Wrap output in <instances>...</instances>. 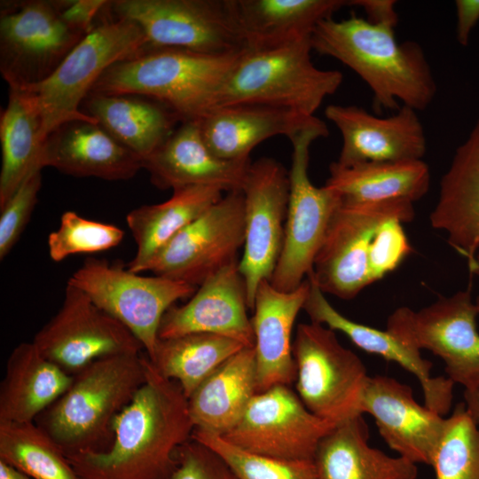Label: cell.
Returning <instances> with one entry per match:
<instances>
[{
  "label": "cell",
  "mask_w": 479,
  "mask_h": 479,
  "mask_svg": "<svg viewBox=\"0 0 479 479\" xmlns=\"http://www.w3.org/2000/svg\"><path fill=\"white\" fill-rule=\"evenodd\" d=\"M145 365V381L115 417L109 447L67 454L82 479H170L194 424L178 382L160 374L147 357Z\"/></svg>",
  "instance_id": "cell-1"
},
{
  "label": "cell",
  "mask_w": 479,
  "mask_h": 479,
  "mask_svg": "<svg viewBox=\"0 0 479 479\" xmlns=\"http://www.w3.org/2000/svg\"><path fill=\"white\" fill-rule=\"evenodd\" d=\"M310 44L312 51L341 61L369 86L377 113L398 110V102L423 111L436 96L424 51L413 41L398 43L395 27L356 14L342 20L329 18L316 26Z\"/></svg>",
  "instance_id": "cell-2"
},
{
  "label": "cell",
  "mask_w": 479,
  "mask_h": 479,
  "mask_svg": "<svg viewBox=\"0 0 479 479\" xmlns=\"http://www.w3.org/2000/svg\"><path fill=\"white\" fill-rule=\"evenodd\" d=\"M241 51L207 54L147 44L109 67L90 92L141 94L169 106L182 122L200 120L212 110Z\"/></svg>",
  "instance_id": "cell-3"
},
{
  "label": "cell",
  "mask_w": 479,
  "mask_h": 479,
  "mask_svg": "<svg viewBox=\"0 0 479 479\" xmlns=\"http://www.w3.org/2000/svg\"><path fill=\"white\" fill-rule=\"evenodd\" d=\"M145 381V357L98 359L77 373L67 391L36 419L67 454L100 452L113 440L115 417Z\"/></svg>",
  "instance_id": "cell-4"
},
{
  "label": "cell",
  "mask_w": 479,
  "mask_h": 479,
  "mask_svg": "<svg viewBox=\"0 0 479 479\" xmlns=\"http://www.w3.org/2000/svg\"><path fill=\"white\" fill-rule=\"evenodd\" d=\"M310 38L241 53L216 95L214 106L262 105L314 116L337 91L342 74L311 60Z\"/></svg>",
  "instance_id": "cell-5"
},
{
  "label": "cell",
  "mask_w": 479,
  "mask_h": 479,
  "mask_svg": "<svg viewBox=\"0 0 479 479\" xmlns=\"http://www.w3.org/2000/svg\"><path fill=\"white\" fill-rule=\"evenodd\" d=\"M147 44L144 31L136 22L104 19L73 48L51 76L21 88L30 94L37 106L43 141L66 122L96 121L81 111L82 101L109 67Z\"/></svg>",
  "instance_id": "cell-6"
},
{
  "label": "cell",
  "mask_w": 479,
  "mask_h": 479,
  "mask_svg": "<svg viewBox=\"0 0 479 479\" xmlns=\"http://www.w3.org/2000/svg\"><path fill=\"white\" fill-rule=\"evenodd\" d=\"M414 217L413 203L394 200L373 204L341 202L334 212L315 257L310 279L324 294L349 300L377 281L374 263L383 224Z\"/></svg>",
  "instance_id": "cell-7"
},
{
  "label": "cell",
  "mask_w": 479,
  "mask_h": 479,
  "mask_svg": "<svg viewBox=\"0 0 479 479\" xmlns=\"http://www.w3.org/2000/svg\"><path fill=\"white\" fill-rule=\"evenodd\" d=\"M327 135V126L319 120L290 138L293 155L284 240L270 279L281 291L296 289L312 271L332 216L341 203L336 192L325 185L315 186L308 175L310 147Z\"/></svg>",
  "instance_id": "cell-8"
},
{
  "label": "cell",
  "mask_w": 479,
  "mask_h": 479,
  "mask_svg": "<svg viewBox=\"0 0 479 479\" xmlns=\"http://www.w3.org/2000/svg\"><path fill=\"white\" fill-rule=\"evenodd\" d=\"M83 291L100 309L123 324L153 359L166 311L197 287L161 276H143L106 260L89 258L67 283Z\"/></svg>",
  "instance_id": "cell-9"
},
{
  "label": "cell",
  "mask_w": 479,
  "mask_h": 479,
  "mask_svg": "<svg viewBox=\"0 0 479 479\" xmlns=\"http://www.w3.org/2000/svg\"><path fill=\"white\" fill-rule=\"evenodd\" d=\"M293 356L297 395L312 413L335 425L362 414L365 366L334 330L313 322L299 324Z\"/></svg>",
  "instance_id": "cell-10"
},
{
  "label": "cell",
  "mask_w": 479,
  "mask_h": 479,
  "mask_svg": "<svg viewBox=\"0 0 479 479\" xmlns=\"http://www.w3.org/2000/svg\"><path fill=\"white\" fill-rule=\"evenodd\" d=\"M478 316L470 290H460L419 310L397 308L386 329L406 345L439 357L447 378L473 391L479 389Z\"/></svg>",
  "instance_id": "cell-11"
},
{
  "label": "cell",
  "mask_w": 479,
  "mask_h": 479,
  "mask_svg": "<svg viewBox=\"0 0 479 479\" xmlns=\"http://www.w3.org/2000/svg\"><path fill=\"white\" fill-rule=\"evenodd\" d=\"M86 35L60 18L55 1H2L0 72L9 88L37 84Z\"/></svg>",
  "instance_id": "cell-12"
},
{
  "label": "cell",
  "mask_w": 479,
  "mask_h": 479,
  "mask_svg": "<svg viewBox=\"0 0 479 479\" xmlns=\"http://www.w3.org/2000/svg\"><path fill=\"white\" fill-rule=\"evenodd\" d=\"M108 9L136 22L153 46L207 54L243 49L232 0H115Z\"/></svg>",
  "instance_id": "cell-13"
},
{
  "label": "cell",
  "mask_w": 479,
  "mask_h": 479,
  "mask_svg": "<svg viewBox=\"0 0 479 479\" xmlns=\"http://www.w3.org/2000/svg\"><path fill=\"white\" fill-rule=\"evenodd\" d=\"M244 241V195L241 190L228 192L166 244L145 271L198 288L239 261Z\"/></svg>",
  "instance_id": "cell-14"
},
{
  "label": "cell",
  "mask_w": 479,
  "mask_h": 479,
  "mask_svg": "<svg viewBox=\"0 0 479 479\" xmlns=\"http://www.w3.org/2000/svg\"><path fill=\"white\" fill-rule=\"evenodd\" d=\"M33 342L47 359L70 375L98 359L140 354L144 349L123 324L69 284L60 309L37 332Z\"/></svg>",
  "instance_id": "cell-15"
},
{
  "label": "cell",
  "mask_w": 479,
  "mask_h": 479,
  "mask_svg": "<svg viewBox=\"0 0 479 479\" xmlns=\"http://www.w3.org/2000/svg\"><path fill=\"white\" fill-rule=\"evenodd\" d=\"M336 425L312 413L287 385L258 392L222 437L255 455L312 460L320 440Z\"/></svg>",
  "instance_id": "cell-16"
},
{
  "label": "cell",
  "mask_w": 479,
  "mask_h": 479,
  "mask_svg": "<svg viewBox=\"0 0 479 479\" xmlns=\"http://www.w3.org/2000/svg\"><path fill=\"white\" fill-rule=\"evenodd\" d=\"M245 241L239 269L253 310L259 284L270 280L279 258L285 232L289 172L272 158L251 162L243 187Z\"/></svg>",
  "instance_id": "cell-17"
},
{
  "label": "cell",
  "mask_w": 479,
  "mask_h": 479,
  "mask_svg": "<svg viewBox=\"0 0 479 479\" xmlns=\"http://www.w3.org/2000/svg\"><path fill=\"white\" fill-rule=\"evenodd\" d=\"M325 115L342 137L335 161L339 165L416 161L426 153L422 123L417 111L409 106H402L394 114L381 117L357 106L329 105Z\"/></svg>",
  "instance_id": "cell-18"
},
{
  "label": "cell",
  "mask_w": 479,
  "mask_h": 479,
  "mask_svg": "<svg viewBox=\"0 0 479 479\" xmlns=\"http://www.w3.org/2000/svg\"><path fill=\"white\" fill-rule=\"evenodd\" d=\"M360 411L373 418L380 435L398 456L430 466L445 418L416 402L412 388L391 377L368 375Z\"/></svg>",
  "instance_id": "cell-19"
},
{
  "label": "cell",
  "mask_w": 479,
  "mask_h": 479,
  "mask_svg": "<svg viewBox=\"0 0 479 479\" xmlns=\"http://www.w3.org/2000/svg\"><path fill=\"white\" fill-rule=\"evenodd\" d=\"M239 261L206 279L186 303L171 306L161 321L159 339L208 333L253 348L255 335L247 317V288Z\"/></svg>",
  "instance_id": "cell-20"
},
{
  "label": "cell",
  "mask_w": 479,
  "mask_h": 479,
  "mask_svg": "<svg viewBox=\"0 0 479 479\" xmlns=\"http://www.w3.org/2000/svg\"><path fill=\"white\" fill-rule=\"evenodd\" d=\"M250 159L228 161L216 156L205 143L200 120L181 122L168 138L143 160L153 185L173 191L213 186L242 190Z\"/></svg>",
  "instance_id": "cell-21"
},
{
  "label": "cell",
  "mask_w": 479,
  "mask_h": 479,
  "mask_svg": "<svg viewBox=\"0 0 479 479\" xmlns=\"http://www.w3.org/2000/svg\"><path fill=\"white\" fill-rule=\"evenodd\" d=\"M41 165L73 177L108 181L130 179L143 169L138 155L96 121L83 119L66 122L47 136Z\"/></svg>",
  "instance_id": "cell-22"
},
{
  "label": "cell",
  "mask_w": 479,
  "mask_h": 479,
  "mask_svg": "<svg viewBox=\"0 0 479 479\" xmlns=\"http://www.w3.org/2000/svg\"><path fill=\"white\" fill-rule=\"evenodd\" d=\"M307 279L310 288L302 310L311 322L342 332L362 350L399 365L419 381L426 407L442 416L450 411L454 383L444 376L433 377V364L421 357L420 350L406 345L387 329L380 330L343 316L330 304L318 287L310 279Z\"/></svg>",
  "instance_id": "cell-23"
},
{
  "label": "cell",
  "mask_w": 479,
  "mask_h": 479,
  "mask_svg": "<svg viewBox=\"0 0 479 479\" xmlns=\"http://www.w3.org/2000/svg\"><path fill=\"white\" fill-rule=\"evenodd\" d=\"M309 288L307 279L289 292L277 289L268 279L257 287L251 323L258 392L276 385L289 386L295 380L292 332Z\"/></svg>",
  "instance_id": "cell-24"
},
{
  "label": "cell",
  "mask_w": 479,
  "mask_h": 479,
  "mask_svg": "<svg viewBox=\"0 0 479 479\" xmlns=\"http://www.w3.org/2000/svg\"><path fill=\"white\" fill-rule=\"evenodd\" d=\"M429 220L458 253L479 263V117L441 179Z\"/></svg>",
  "instance_id": "cell-25"
},
{
  "label": "cell",
  "mask_w": 479,
  "mask_h": 479,
  "mask_svg": "<svg viewBox=\"0 0 479 479\" xmlns=\"http://www.w3.org/2000/svg\"><path fill=\"white\" fill-rule=\"evenodd\" d=\"M320 119L291 110L262 105L217 107L200 120L201 134L217 157L237 161L249 159L261 142L278 135L289 139Z\"/></svg>",
  "instance_id": "cell-26"
},
{
  "label": "cell",
  "mask_w": 479,
  "mask_h": 479,
  "mask_svg": "<svg viewBox=\"0 0 479 479\" xmlns=\"http://www.w3.org/2000/svg\"><path fill=\"white\" fill-rule=\"evenodd\" d=\"M243 44L259 51L310 38L316 26L350 5L345 0H232Z\"/></svg>",
  "instance_id": "cell-27"
},
{
  "label": "cell",
  "mask_w": 479,
  "mask_h": 479,
  "mask_svg": "<svg viewBox=\"0 0 479 479\" xmlns=\"http://www.w3.org/2000/svg\"><path fill=\"white\" fill-rule=\"evenodd\" d=\"M81 111L143 160L158 148L182 122L164 103L135 93L90 92Z\"/></svg>",
  "instance_id": "cell-28"
},
{
  "label": "cell",
  "mask_w": 479,
  "mask_h": 479,
  "mask_svg": "<svg viewBox=\"0 0 479 479\" xmlns=\"http://www.w3.org/2000/svg\"><path fill=\"white\" fill-rule=\"evenodd\" d=\"M361 415L337 424L319 442L313 464L318 479H416L415 463L371 447Z\"/></svg>",
  "instance_id": "cell-29"
},
{
  "label": "cell",
  "mask_w": 479,
  "mask_h": 479,
  "mask_svg": "<svg viewBox=\"0 0 479 479\" xmlns=\"http://www.w3.org/2000/svg\"><path fill=\"white\" fill-rule=\"evenodd\" d=\"M73 375L47 359L35 343L10 354L0 386V421L33 422L69 388Z\"/></svg>",
  "instance_id": "cell-30"
},
{
  "label": "cell",
  "mask_w": 479,
  "mask_h": 479,
  "mask_svg": "<svg viewBox=\"0 0 479 479\" xmlns=\"http://www.w3.org/2000/svg\"><path fill=\"white\" fill-rule=\"evenodd\" d=\"M258 393L255 349L243 348L211 373L188 398L194 428L223 436Z\"/></svg>",
  "instance_id": "cell-31"
},
{
  "label": "cell",
  "mask_w": 479,
  "mask_h": 479,
  "mask_svg": "<svg viewBox=\"0 0 479 479\" xmlns=\"http://www.w3.org/2000/svg\"><path fill=\"white\" fill-rule=\"evenodd\" d=\"M325 186L345 204H373L394 200L414 202L429 188L430 172L423 160L363 162L329 167Z\"/></svg>",
  "instance_id": "cell-32"
},
{
  "label": "cell",
  "mask_w": 479,
  "mask_h": 479,
  "mask_svg": "<svg viewBox=\"0 0 479 479\" xmlns=\"http://www.w3.org/2000/svg\"><path fill=\"white\" fill-rule=\"evenodd\" d=\"M223 192L213 186L179 188L174 190L166 201L131 210L126 222L137 251L128 269L135 273L145 272L147 264L162 247L220 200Z\"/></svg>",
  "instance_id": "cell-33"
},
{
  "label": "cell",
  "mask_w": 479,
  "mask_h": 479,
  "mask_svg": "<svg viewBox=\"0 0 479 479\" xmlns=\"http://www.w3.org/2000/svg\"><path fill=\"white\" fill-rule=\"evenodd\" d=\"M0 142L2 208L35 169H43L41 118L33 98L24 89L9 88L8 103L0 116Z\"/></svg>",
  "instance_id": "cell-34"
},
{
  "label": "cell",
  "mask_w": 479,
  "mask_h": 479,
  "mask_svg": "<svg viewBox=\"0 0 479 479\" xmlns=\"http://www.w3.org/2000/svg\"><path fill=\"white\" fill-rule=\"evenodd\" d=\"M245 348L222 335L192 333L159 339L149 359L163 377L176 381L187 398L223 363Z\"/></svg>",
  "instance_id": "cell-35"
},
{
  "label": "cell",
  "mask_w": 479,
  "mask_h": 479,
  "mask_svg": "<svg viewBox=\"0 0 479 479\" xmlns=\"http://www.w3.org/2000/svg\"><path fill=\"white\" fill-rule=\"evenodd\" d=\"M0 459L32 479H82L59 444L34 422L0 421Z\"/></svg>",
  "instance_id": "cell-36"
},
{
  "label": "cell",
  "mask_w": 479,
  "mask_h": 479,
  "mask_svg": "<svg viewBox=\"0 0 479 479\" xmlns=\"http://www.w3.org/2000/svg\"><path fill=\"white\" fill-rule=\"evenodd\" d=\"M430 466L436 479H479V426L465 403L445 418Z\"/></svg>",
  "instance_id": "cell-37"
},
{
  "label": "cell",
  "mask_w": 479,
  "mask_h": 479,
  "mask_svg": "<svg viewBox=\"0 0 479 479\" xmlns=\"http://www.w3.org/2000/svg\"><path fill=\"white\" fill-rule=\"evenodd\" d=\"M192 438L220 454L239 479H318L312 460H286L255 455L222 436L193 429Z\"/></svg>",
  "instance_id": "cell-38"
},
{
  "label": "cell",
  "mask_w": 479,
  "mask_h": 479,
  "mask_svg": "<svg viewBox=\"0 0 479 479\" xmlns=\"http://www.w3.org/2000/svg\"><path fill=\"white\" fill-rule=\"evenodd\" d=\"M123 231L111 224L90 220L75 211H66L59 228L47 239L48 252L54 262L78 254H93L118 246Z\"/></svg>",
  "instance_id": "cell-39"
},
{
  "label": "cell",
  "mask_w": 479,
  "mask_h": 479,
  "mask_svg": "<svg viewBox=\"0 0 479 479\" xmlns=\"http://www.w3.org/2000/svg\"><path fill=\"white\" fill-rule=\"evenodd\" d=\"M43 169H35L0 208V259L18 242L37 201Z\"/></svg>",
  "instance_id": "cell-40"
},
{
  "label": "cell",
  "mask_w": 479,
  "mask_h": 479,
  "mask_svg": "<svg viewBox=\"0 0 479 479\" xmlns=\"http://www.w3.org/2000/svg\"><path fill=\"white\" fill-rule=\"evenodd\" d=\"M176 458L170 479H239L220 454L192 438L177 449Z\"/></svg>",
  "instance_id": "cell-41"
},
{
  "label": "cell",
  "mask_w": 479,
  "mask_h": 479,
  "mask_svg": "<svg viewBox=\"0 0 479 479\" xmlns=\"http://www.w3.org/2000/svg\"><path fill=\"white\" fill-rule=\"evenodd\" d=\"M56 5L62 20L72 29L87 35L98 24L96 19L108 4L106 0H57Z\"/></svg>",
  "instance_id": "cell-42"
},
{
  "label": "cell",
  "mask_w": 479,
  "mask_h": 479,
  "mask_svg": "<svg viewBox=\"0 0 479 479\" xmlns=\"http://www.w3.org/2000/svg\"><path fill=\"white\" fill-rule=\"evenodd\" d=\"M350 5L361 7L366 20L373 24L396 27L398 15L396 11V1L393 0H354Z\"/></svg>",
  "instance_id": "cell-43"
},
{
  "label": "cell",
  "mask_w": 479,
  "mask_h": 479,
  "mask_svg": "<svg viewBox=\"0 0 479 479\" xmlns=\"http://www.w3.org/2000/svg\"><path fill=\"white\" fill-rule=\"evenodd\" d=\"M455 6L456 37L460 45L467 46L471 32L479 21V0H457Z\"/></svg>",
  "instance_id": "cell-44"
},
{
  "label": "cell",
  "mask_w": 479,
  "mask_h": 479,
  "mask_svg": "<svg viewBox=\"0 0 479 479\" xmlns=\"http://www.w3.org/2000/svg\"><path fill=\"white\" fill-rule=\"evenodd\" d=\"M464 403L473 420L479 426V389L465 390Z\"/></svg>",
  "instance_id": "cell-45"
},
{
  "label": "cell",
  "mask_w": 479,
  "mask_h": 479,
  "mask_svg": "<svg viewBox=\"0 0 479 479\" xmlns=\"http://www.w3.org/2000/svg\"><path fill=\"white\" fill-rule=\"evenodd\" d=\"M0 479H32L15 467L0 459Z\"/></svg>",
  "instance_id": "cell-46"
},
{
  "label": "cell",
  "mask_w": 479,
  "mask_h": 479,
  "mask_svg": "<svg viewBox=\"0 0 479 479\" xmlns=\"http://www.w3.org/2000/svg\"><path fill=\"white\" fill-rule=\"evenodd\" d=\"M467 260V268L473 275L479 279V263L471 256H465Z\"/></svg>",
  "instance_id": "cell-47"
},
{
  "label": "cell",
  "mask_w": 479,
  "mask_h": 479,
  "mask_svg": "<svg viewBox=\"0 0 479 479\" xmlns=\"http://www.w3.org/2000/svg\"><path fill=\"white\" fill-rule=\"evenodd\" d=\"M475 302V304H476V307H477V310H478V313H479V296L476 297Z\"/></svg>",
  "instance_id": "cell-48"
}]
</instances>
